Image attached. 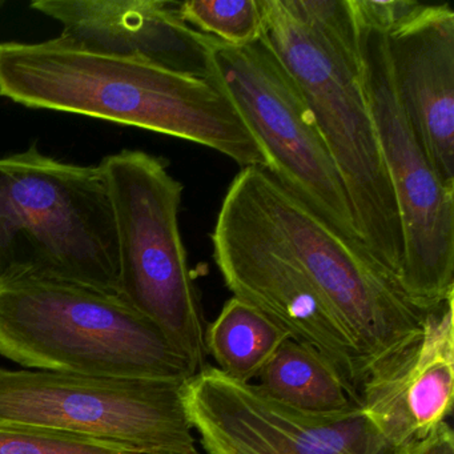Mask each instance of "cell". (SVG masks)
Segmentation results:
<instances>
[{"label":"cell","instance_id":"obj_1","mask_svg":"<svg viewBox=\"0 0 454 454\" xmlns=\"http://www.w3.org/2000/svg\"><path fill=\"white\" fill-rule=\"evenodd\" d=\"M0 97L206 145L239 166L267 168L259 145L214 79L103 57L59 39L0 43Z\"/></svg>","mask_w":454,"mask_h":454},{"label":"cell","instance_id":"obj_2","mask_svg":"<svg viewBox=\"0 0 454 454\" xmlns=\"http://www.w3.org/2000/svg\"><path fill=\"white\" fill-rule=\"evenodd\" d=\"M260 4L262 38L309 105L344 182L363 246L398 278L403 224L364 91L352 2L260 0Z\"/></svg>","mask_w":454,"mask_h":454},{"label":"cell","instance_id":"obj_3","mask_svg":"<svg viewBox=\"0 0 454 454\" xmlns=\"http://www.w3.org/2000/svg\"><path fill=\"white\" fill-rule=\"evenodd\" d=\"M222 207L243 220L307 276L357 348L369 373L424 329L398 278L361 244L344 238L262 167H246ZM369 376V374H368Z\"/></svg>","mask_w":454,"mask_h":454},{"label":"cell","instance_id":"obj_4","mask_svg":"<svg viewBox=\"0 0 454 454\" xmlns=\"http://www.w3.org/2000/svg\"><path fill=\"white\" fill-rule=\"evenodd\" d=\"M0 356L31 371L82 376L187 381L196 374L118 294L35 278L0 281Z\"/></svg>","mask_w":454,"mask_h":454},{"label":"cell","instance_id":"obj_5","mask_svg":"<svg viewBox=\"0 0 454 454\" xmlns=\"http://www.w3.org/2000/svg\"><path fill=\"white\" fill-rule=\"evenodd\" d=\"M18 278L118 294L115 217L98 167L36 145L0 158V281Z\"/></svg>","mask_w":454,"mask_h":454},{"label":"cell","instance_id":"obj_6","mask_svg":"<svg viewBox=\"0 0 454 454\" xmlns=\"http://www.w3.org/2000/svg\"><path fill=\"white\" fill-rule=\"evenodd\" d=\"M119 254L118 296L190 361L206 366V323L179 227L183 187L168 161L143 151L106 156L99 166Z\"/></svg>","mask_w":454,"mask_h":454},{"label":"cell","instance_id":"obj_7","mask_svg":"<svg viewBox=\"0 0 454 454\" xmlns=\"http://www.w3.org/2000/svg\"><path fill=\"white\" fill-rule=\"evenodd\" d=\"M211 60L212 79L264 153L265 169L337 232L363 246L339 168L278 55L262 38L244 47L215 39Z\"/></svg>","mask_w":454,"mask_h":454},{"label":"cell","instance_id":"obj_8","mask_svg":"<svg viewBox=\"0 0 454 454\" xmlns=\"http://www.w3.org/2000/svg\"><path fill=\"white\" fill-rule=\"evenodd\" d=\"M184 384L0 368V421L62 430L137 454H199Z\"/></svg>","mask_w":454,"mask_h":454},{"label":"cell","instance_id":"obj_9","mask_svg":"<svg viewBox=\"0 0 454 454\" xmlns=\"http://www.w3.org/2000/svg\"><path fill=\"white\" fill-rule=\"evenodd\" d=\"M357 25L364 91L403 224L398 281L414 307L432 312L454 297V190L435 174L403 113L387 33L358 20Z\"/></svg>","mask_w":454,"mask_h":454},{"label":"cell","instance_id":"obj_10","mask_svg":"<svg viewBox=\"0 0 454 454\" xmlns=\"http://www.w3.org/2000/svg\"><path fill=\"white\" fill-rule=\"evenodd\" d=\"M183 400L208 454H387L392 449L360 405L307 413L215 366L185 381Z\"/></svg>","mask_w":454,"mask_h":454},{"label":"cell","instance_id":"obj_11","mask_svg":"<svg viewBox=\"0 0 454 454\" xmlns=\"http://www.w3.org/2000/svg\"><path fill=\"white\" fill-rule=\"evenodd\" d=\"M211 239L217 270L233 297L259 309L289 339L320 353L358 403L368 366L336 313L300 268L224 207Z\"/></svg>","mask_w":454,"mask_h":454},{"label":"cell","instance_id":"obj_12","mask_svg":"<svg viewBox=\"0 0 454 454\" xmlns=\"http://www.w3.org/2000/svg\"><path fill=\"white\" fill-rule=\"evenodd\" d=\"M31 9L59 22L58 39L74 49L212 78L215 38L188 26L177 2L36 0Z\"/></svg>","mask_w":454,"mask_h":454},{"label":"cell","instance_id":"obj_13","mask_svg":"<svg viewBox=\"0 0 454 454\" xmlns=\"http://www.w3.org/2000/svg\"><path fill=\"white\" fill-rule=\"evenodd\" d=\"M387 57L403 113L435 174L454 190V12L417 4L387 33Z\"/></svg>","mask_w":454,"mask_h":454},{"label":"cell","instance_id":"obj_14","mask_svg":"<svg viewBox=\"0 0 454 454\" xmlns=\"http://www.w3.org/2000/svg\"><path fill=\"white\" fill-rule=\"evenodd\" d=\"M453 299L427 313L421 333L361 385L358 403L390 448L424 438L453 408Z\"/></svg>","mask_w":454,"mask_h":454},{"label":"cell","instance_id":"obj_15","mask_svg":"<svg viewBox=\"0 0 454 454\" xmlns=\"http://www.w3.org/2000/svg\"><path fill=\"white\" fill-rule=\"evenodd\" d=\"M257 379L265 395L307 413H340L358 405L333 366L292 339L280 345Z\"/></svg>","mask_w":454,"mask_h":454},{"label":"cell","instance_id":"obj_16","mask_svg":"<svg viewBox=\"0 0 454 454\" xmlns=\"http://www.w3.org/2000/svg\"><path fill=\"white\" fill-rule=\"evenodd\" d=\"M286 339L278 324L238 297L225 302L204 334L207 356L222 373L243 384L260 376Z\"/></svg>","mask_w":454,"mask_h":454},{"label":"cell","instance_id":"obj_17","mask_svg":"<svg viewBox=\"0 0 454 454\" xmlns=\"http://www.w3.org/2000/svg\"><path fill=\"white\" fill-rule=\"evenodd\" d=\"M179 14L193 30L227 46H248L262 35L260 0H187Z\"/></svg>","mask_w":454,"mask_h":454},{"label":"cell","instance_id":"obj_18","mask_svg":"<svg viewBox=\"0 0 454 454\" xmlns=\"http://www.w3.org/2000/svg\"><path fill=\"white\" fill-rule=\"evenodd\" d=\"M0 454H137L84 435L38 425L0 421Z\"/></svg>","mask_w":454,"mask_h":454},{"label":"cell","instance_id":"obj_19","mask_svg":"<svg viewBox=\"0 0 454 454\" xmlns=\"http://www.w3.org/2000/svg\"><path fill=\"white\" fill-rule=\"evenodd\" d=\"M387 454H454V433L448 422L419 440L392 448Z\"/></svg>","mask_w":454,"mask_h":454},{"label":"cell","instance_id":"obj_20","mask_svg":"<svg viewBox=\"0 0 454 454\" xmlns=\"http://www.w3.org/2000/svg\"><path fill=\"white\" fill-rule=\"evenodd\" d=\"M0 7H2V4H0Z\"/></svg>","mask_w":454,"mask_h":454}]
</instances>
